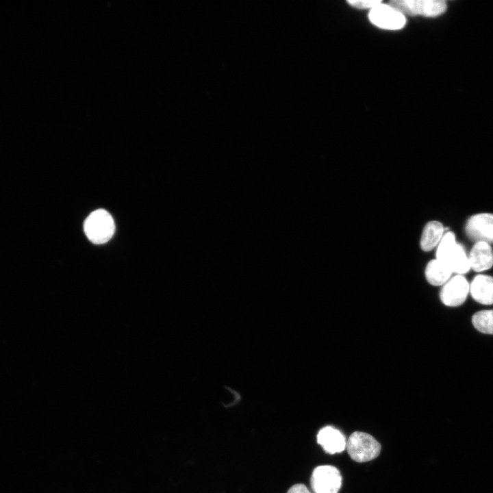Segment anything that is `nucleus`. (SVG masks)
Masks as SVG:
<instances>
[{
    "label": "nucleus",
    "instance_id": "nucleus-1",
    "mask_svg": "<svg viewBox=\"0 0 493 493\" xmlns=\"http://www.w3.org/2000/svg\"><path fill=\"white\" fill-rule=\"evenodd\" d=\"M436 259L444 262L457 275L465 274L470 269L468 256L452 231L445 233L437 246Z\"/></svg>",
    "mask_w": 493,
    "mask_h": 493
},
{
    "label": "nucleus",
    "instance_id": "nucleus-2",
    "mask_svg": "<svg viewBox=\"0 0 493 493\" xmlns=\"http://www.w3.org/2000/svg\"><path fill=\"white\" fill-rule=\"evenodd\" d=\"M84 229L90 242L102 244L113 236L115 225L109 212L103 209H99L92 212L85 220Z\"/></svg>",
    "mask_w": 493,
    "mask_h": 493
},
{
    "label": "nucleus",
    "instance_id": "nucleus-3",
    "mask_svg": "<svg viewBox=\"0 0 493 493\" xmlns=\"http://www.w3.org/2000/svg\"><path fill=\"white\" fill-rule=\"evenodd\" d=\"M346 447L351 458L357 462L374 459L381 451V444L371 435L360 431L350 435Z\"/></svg>",
    "mask_w": 493,
    "mask_h": 493
},
{
    "label": "nucleus",
    "instance_id": "nucleus-4",
    "mask_svg": "<svg viewBox=\"0 0 493 493\" xmlns=\"http://www.w3.org/2000/svg\"><path fill=\"white\" fill-rule=\"evenodd\" d=\"M388 4L403 15L435 17L442 14L447 5L442 0H392Z\"/></svg>",
    "mask_w": 493,
    "mask_h": 493
},
{
    "label": "nucleus",
    "instance_id": "nucleus-5",
    "mask_svg": "<svg viewBox=\"0 0 493 493\" xmlns=\"http://www.w3.org/2000/svg\"><path fill=\"white\" fill-rule=\"evenodd\" d=\"M341 485V474L334 466H320L312 472L311 486L314 493H338Z\"/></svg>",
    "mask_w": 493,
    "mask_h": 493
},
{
    "label": "nucleus",
    "instance_id": "nucleus-6",
    "mask_svg": "<svg viewBox=\"0 0 493 493\" xmlns=\"http://www.w3.org/2000/svg\"><path fill=\"white\" fill-rule=\"evenodd\" d=\"M368 18L373 25L387 30L400 29L406 23L405 15L389 4L381 3L372 8Z\"/></svg>",
    "mask_w": 493,
    "mask_h": 493
},
{
    "label": "nucleus",
    "instance_id": "nucleus-7",
    "mask_svg": "<svg viewBox=\"0 0 493 493\" xmlns=\"http://www.w3.org/2000/svg\"><path fill=\"white\" fill-rule=\"evenodd\" d=\"M465 231L475 242L493 243V214L479 213L471 216L466 223Z\"/></svg>",
    "mask_w": 493,
    "mask_h": 493
},
{
    "label": "nucleus",
    "instance_id": "nucleus-8",
    "mask_svg": "<svg viewBox=\"0 0 493 493\" xmlns=\"http://www.w3.org/2000/svg\"><path fill=\"white\" fill-rule=\"evenodd\" d=\"M470 292V284L462 275H456L445 283L440 292L441 301L446 306L462 305Z\"/></svg>",
    "mask_w": 493,
    "mask_h": 493
},
{
    "label": "nucleus",
    "instance_id": "nucleus-9",
    "mask_svg": "<svg viewBox=\"0 0 493 493\" xmlns=\"http://www.w3.org/2000/svg\"><path fill=\"white\" fill-rule=\"evenodd\" d=\"M468 260L470 268L475 272L490 269L493 266V250L490 244L476 242L470 251Z\"/></svg>",
    "mask_w": 493,
    "mask_h": 493
},
{
    "label": "nucleus",
    "instance_id": "nucleus-10",
    "mask_svg": "<svg viewBox=\"0 0 493 493\" xmlns=\"http://www.w3.org/2000/svg\"><path fill=\"white\" fill-rule=\"evenodd\" d=\"M317 442L329 454L343 451L346 442L344 435L338 429L327 426L321 429L317 435Z\"/></svg>",
    "mask_w": 493,
    "mask_h": 493
},
{
    "label": "nucleus",
    "instance_id": "nucleus-11",
    "mask_svg": "<svg viewBox=\"0 0 493 493\" xmlns=\"http://www.w3.org/2000/svg\"><path fill=\"white\" fill-rule=\"evenodd\" d=\"M470 293L477 302L483 305H492L493 277L476 275L470 284Z\"/></svg>",
    "mask_w": 493,
    "mask_h": 493
},
{
    "label": "nucleus",
    "instance_id": "nucleus-12",
    "mask_svg": "<svg viewBox=\"0 0 493 493\" xmlns=\"http://www.w3.org/2000/svg\"><path fill=\"white\" fill-rule=\"evenodd\" d=\"M453 273L443 262L435 259L431 260L425 268L427 281L433 286H441L446 283Z\"/></svg>",
    "mask_w": 493,
    "mask_h": 493
},
{
    "label": "nucleus",
    "instance_id": "nucleus-13",
    "mask_svg": "<svg viewBox=\"0 0 493 493\" xmlns=\"http://www.w3.org/2000/svg\"><path fill=\"white\" fill-rule=\"evenodd\" d=\"M444 228L441 223L432 220L427 223L422 231L420 247L425 251H429L437 246L444 234Z\"/></svg>",
    "mask_w": 493,
    "mask_h": 493
},
{
    "label": "nucleus",
    "instance_id": "nucleus-14",
    "mask_svg": "<svg viewBox=\"0 0 493 493\" xmlns=\"http://www.w3.org/2000/svg\"><path fill=\"white\" fill-rule=\"evenodd\" d=\"M472 322L479 331L493 334V309L482 310L476 312L472 318Z\"/></svg>",
    "mask_w": 493,
    "mask_h": 493
},
{
    "label": "nucleus",
    "instance_id": "nucleus-15",
    "mask_svg": "<svg viewBox=\"0 0 493 493\" xmlns=\"http://www.w3.org/2000/svg\"><path fill=\"white\" fill-rule=\"evenodd\" d=\"M348 3L353 7L357 9H370L381 3V1H348Z\"/></svg>",
    "mask_w": 493,
    "mask_h": 493
},
{
    "label": "nucleus",
    "instance_id": "nucleus-16",
    "mask_svg": "<svg viewBox=\"0 0 493 493\" xmlns=\"http://www.w3.org/2000/svg\"><path fill=\"white\" fill-rule=\"evenodd\" d=\"M287 493H311L307 487L303 484H296L292 486Z\"/></svg>",
    "mask_w": 493,
    "mask_h": 493
}]
</instances>
